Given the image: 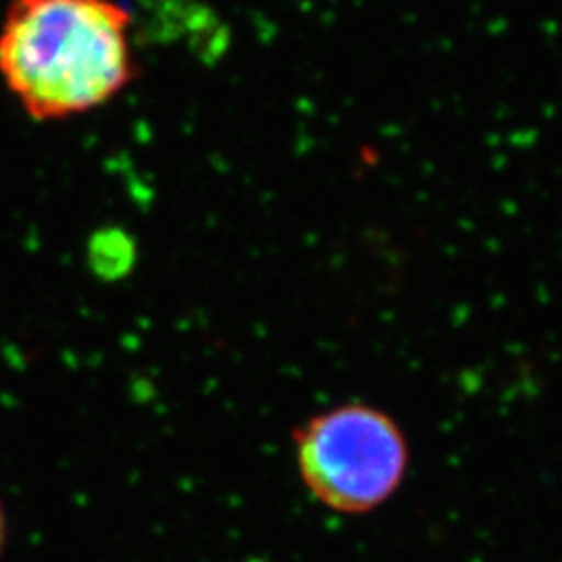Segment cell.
<instances>
[{"instance_id":"obj_1","label":"cell","mask_w":562,"mask_h":562,"mask_svg":"<svg viewBox=\"0 0 562 562\" xmlns=\"http://www.w3.org/2000/svg\"><path fill=\"white\" fill-rule=\"evenodd\" d=\"M132 15L117 0H11L0 21V80L27 117L65 121L136 80Z\"/></svg>"},{"instance_id":"obj_2","label":"cell","mask_w":562,"mask_h":562,"mask_svg":"<svg viewBox=\"0 0 562 562\" xmlns=\"http://www.w3.org/2000/svg\"><path fill=\"white\" fill-rule=\"evenodd\" d=\"M292 446L304 490L346 517H362L390 503L411 464L401 423L369 402L317 411L294 429Z\"/></svg>"},{"instance_id":"obj_3","label":"cell","mask_w":562,"mask_h":562,"mask_svg":"<svg viewBox=\"0 0 562 562\" xmlns=\"http://www.w3.org/2000/svg\"><path fill=\"white\" fill-rule=\"evenodd\" d=\"M7 540H9V521H7V510H4V504H2V501H0V559H2V554H4Z\"/></svg>"}]
</instances>
